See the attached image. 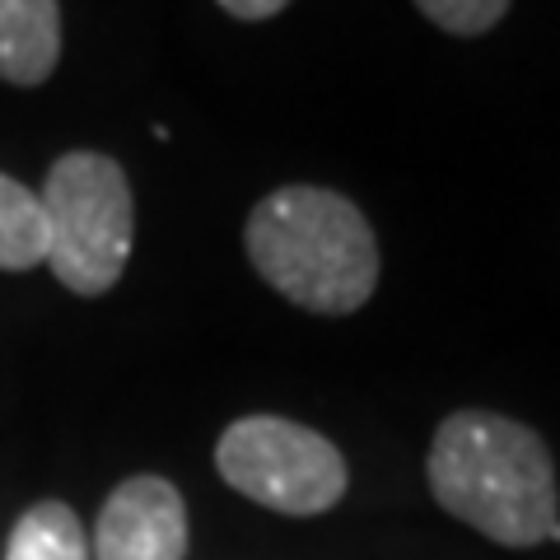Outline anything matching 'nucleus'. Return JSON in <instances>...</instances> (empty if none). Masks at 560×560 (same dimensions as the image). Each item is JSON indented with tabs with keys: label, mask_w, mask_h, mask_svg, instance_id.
I'll use <instances>...</instances> for the list:
<instances>
[{
	"label": "nucleus",
	"mask_w": 560,
	"mask_h": 560,
	"mask_svg": "<svg viewBox=\"0 0 560 560\" xmlns=\"http://www.w3.org/2000/svg\"><path fill=\"white\" fill-rule=\"evenodd\" d=\"M430 495L500 547L560 541L556 467L541 434L500 411H453L425 458Z\"/></svg>",
	"instance_id": "f257e3e1"
},
{
	"label": "nucleus",
	"mask_w": 560,
	"mask_h": 560,
	"mask_svg": "<svg viewBox=\"0 0 560 560\" xmlns=\"http://www.w3.org/2000/svg\"><path fill=\"white\" fill-rule=\"evenodd\" d=\"M47 261V215L38 191L0 173V271H28Z\"/></svg>",
	"instance_id": "6e6552de"
},
{
	"label": "nucleus",
	"mask_w": 560,
	"mask_h": 560,
	"mask_svg": "<svg viewBox=\"0 0 560 560\" xmlns=\"http://www.w3.org/2000/svg\"><path fill=\"white\" fill-rule=\"evenodd\" d=\"M290 0H220V10H230L234 20L243 24H257V20H271V14H280Z\"/></svg>",
	"instance_id": "9d476101"
},
{
	"label": "nucleus",
	"mask_w": 560,
	"mask_h": 560,
	"mask_svg": "<svg viewBox=\"0 0 560 560\" xmlns=\"http://www.w3.org/2000/svg\"><path fill=\"white\" fill-rule=\"evenodd\" d=\"M61 61L57 0H0V80L43 84Z\"/></svg>",
	"instance_id": "423d86ee"
},
{
	"label": "nucleus",
	"mask_w": 560,
	"mask_h": 560,
	"mask_svg": "<svg viewBox=\"0 0 560 560\" xmlns=\"http://www.w3.org/2000/svg\"><path fill=\"white\" fill-rule=\"evenodd\" d=\"M215 467L261 510L313 518L346 495V458L327 434L285 416H243L215 444Z\"/></svg>",
	"instance_id": "20e7f679"
},
{
	"label": "nucleus",
	"mask_w": 560,
	"mask_h": 560,
	"mask_svg": "<svg viewBox=\"0 0 560 560\" xmlns=\"http://www.w3.org/2000/svg\"><path fill=\"white\" fill-rule=\"evenodd\" d=\"M38 201L47 215L51 276L84 300L108 294L127 271L136 238L127 168L108 154L70 150L47 168V187Z\"/></svg>",
	"instance_id": "7ed1b4c3"
},
{
	"label": "nucleus",
	"mask_w": 560,
	"mask_h": 560,
	"mask_svg": "<svg viewBox=\"0 0 560 560\" xmlns=\"http://www.w3.org/2000/svg\"><path fill=\"white\" fill-rule=\"evenodd\" d=\"M243 248L276 294L323 318H346L378 290V238L364 210L331 187H280L261 197Z\"/></svg>",
	"instance_id": "f03ea898"
},
{
	"label": "nucleus",
	"mask_w": 560,
	"mask_h": 560,
	"mask_svg": "<svg viewBox=\"0 0 560 560\" xmlns=\"http://www.w3.org/2000/svg\"><path fill=\"white\" fill-rule=\"evenodd\" d=\"M187 504L164 477H127L98 510L94 560H183Z\"/></svg>",
	"instance_id": "39448f33"
},
{
	"label": "nucleus",
	"mask_w": 560,
	"mask_h": 560,
	"mask_svg": "<svg viewBox=\"0 0 560 560\" xmlns=\"http://www.w3.org/2000/svg\"><path fill=\"white\" fill-rule=\"evenodd\" d=\"M411 5L453 38H481L510 14L514 0H411Z\"/></svg>",
	"instance_id": "1a4fd4ad"
},
{
	"label": "nucleus",
	"mask_w": 560,
	"mask_h": 560,
	"mask_svg": "<svg viewBox=\"0 0 560 560\" xmlns=\"http://www.w3.org/2000/svg\"><path fill=\"white\" fill-rule=\"evenodd\" d=\"M5 560H90V541H84V523L61 500H43L20 514L10 528Z\"/></svg>",
	"instance_id": "0eeeda50"
}]
</instances>
